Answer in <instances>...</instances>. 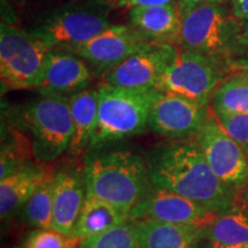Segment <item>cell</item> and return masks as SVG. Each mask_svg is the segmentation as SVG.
I'll list each match as a JSON object with an SVG mask.
<instances>
[{
    "instance_id": "d6986e66",
    "label": "cell",
    "mask_w": 248,
    "mask_h": 248,
    "mask_svg": "<svg viewBox=\"0 0 248 248\" xmlns=\"http://www.w3.org/2000/svg\"><path fill=\"white\" fill-rule=\"evenodd\" d=\"M73 137L68 148V154L76 157L91 147L98 124V88L85 89L68 97Z\"/></svg>"
},
{
    "instance_id": "836d02e7",
    "label": "cell",
    "mask_w": 248,
    "mask_h": 248,
    "mask_svg": "<svg viewBox=\"0 0 248 248\" xmlns=\"http://www.w3.org/2000/svg\"><path fill=\"white\" fill-rule=\"evenodd\" d=\"M100 1H104V2H107V4H109L113 6L114 2H115V0H100Z\"/></svg>"
},
{
    "instance_id": "3957f363",
    "label": "cell",
    "mask_w": 248,
    "mask_h": 248,
    "mask_svg": "<svg viewBox=\"0 0 248 248\" xmlns=\"http://www.w3.org/2000/svg\"><path fill=\"white\" fill-rule=\"evenodd\" d=\"M241 21L222 4L200 5L181 15L179 48L206 55L225 71L232 69Z\"/></svg>"
},
{
    "instance_id": "30bf717a",
    "label": "cell",
    "mask_w": 248,
    "mask_h": 248,
    "mask_svg": "<svg viewBox=\"0 0 248 248\" xmlns=\"http://www.w3.org/2000/svg\"><path fill=\"white\" fill-rule=\"evenodd\" d=\"M177 51L176 45L152 42L107 73L105 83L123 89L156 90Z\"/></svg>"
},
{
    "instance_id": "ba28073f",
    "label": "cell",
    "mask_w": 248,
    "mask_h": 248,
    "mask_svg": "<svg viewBox=\"0 0 248 248\" xmlns=\"http://www.w3.org/2000/svg\"><path fill=\"white\" fill-rule=\"evenodd\" d=\"M224 71L206 55L178 47L177 54L164 71L156 90L182 95L208 107Z\"/></svg>"
},
{
    "instance_id": "4fadbf2b",
    "label": "cell",
    "mask_w": 248,
    "mask_h": 248,
    "mask_svg": "<svg viewBox=\"0 0 248 248\" xmlns=\"http://www.w3.org/2000/svg\"><path fill=\"white\" fill-rule=\"evenodd\" d=\"M207 107L191 99L160 92L152 106L148 129L167 138L194 137L208 117Z\"/></svg>"
},
{
    "instance_id": "603a6c76",
    "label": "cell",
    "mask_w": 248,
    "mask_h": 248,
    "mask_svg": "<svg viewBox=\"0 0 248 248\" xmlns=\"http://www.w3.org/2000/svg\"><path fill=\"white\" fill-rule=\"evenodd\" d=\"M54 175L37 188L21 209L23 222L28 225L36 229H52Z\"/></svg>"
},
{
    "instance_id": "7c38bea8",
    "label": "cell",
    "mask_w": 248,
    "mask_h": 248,
    "mask_svg": "<svg viewBox=\"0 0 248 248\" xmlns=\"http://www.w3.org/2000/svg\"><path fill=\"white\" fill-rule=\"evenodd\" d=\"M217 215L218 214L181 194L153 186L146 197L130 212L129 218L130 222L152 219L168 224L206 228Z\"/></svg>"
},
{
    "instance_id": "f546056e",
    "label": "cell",
    "mask_w": 248,
    "mask_h": 248,
    "mask_svg": "<svg viewBox=\"0 0 248 248\" xmlns=\"http://www.w3.org/2000/svg\"><path fill=\"white\" fill-rule=\"evenodd\" d=\"M224 1L225 0H177V6L179 13L183 15L190 9L197 7V6L206 4H223Z\"/></svg>"
},
{
    "instance_id": "9c48e42d",
    "label": "cell",
    "mask_w": 248,
    "mask_h": 248,
    "mask_svg": "<svg viewBox=\"0 0 248 248\" xmlns=\"http://www.w3.org/2000/svg\"><path fill=\"white\" fill-rule=\"evenodd\" d=\"M195 137L219 181L235 193L240 191L248 181V156L243 147L212 115H208Z\"/></svg>"
},
{
    "instance_id": "4316f807",
    "label": "cell",
    "mask_w": 248,
    "mask_h": 248,
    "mask_svg": "<svg viewBox=\"0 0 248 248\" xmlns=\"http://www.w3.org/2000/svg\"><path fill=\"white\" fill-rule=\"evenodd\" d=\"M216 117L225 131L243 147L248 156V114L218 115Z\"/></svg>"
},
{
    "instance_id": "44dd1931",
    "label": "cell",
    "mask_w": 248,
    "mask_h": 248,
    "mask_svg": "<svg viewBox=\"0 0 248 248\" xmlns=\"http://www.w3.org/2000/svg\"><path fill=\"white\" fill-rule=\"evenodd\" d=\"M206 239L214 246H246L248 245V213L239 207L218 214L204 229Z\"/></svg>"
},
{
    "instance_id": "5b68a950",
    "label": "cell",
    "mask_w": 248,
    "mask_h": 248,
    "mask_svg": "<svg viewBox=\"0 0 248 248\" xmlns=\"http://www.w3.org/2000/svg\"><path fill=\"white\" fill-rule=\"evenodd\" d=\"M17 110L18 125L30 136V150L36 162L51 163L69 148L73 120L68 97L42 94Z\"/></svg>"
},
{
    "instance_id": "cb8c5ba5",
    "label": "cell",
    "mask_w": 248,
    "mask_h": 248,
    "mask_svg": "<svg viewBox=\"0 0 248 248\" xmlns=\"http://www.w3.org/2000/svg\"><path fill=\"white\" fill-rule=\"evenodd\" d=\"M79 248H141L132 223L119 225L97 237L79 241Z\"/></svg>"
},
{
    "instance_id": "4dcf8cb0",
    "label": "cell",
    "mask_w": 248,
    "mask_h": 248,
    "mask_svg": "<svg viewBox=\"0 0 248 248\" xmlns=\"http://www.w3.org/2000/svg\"><path fill=\"white\" fill-rule=\"evenodd\" d=\"M231 12L238 20L248 22V0H230Z\"/></svg>"
},
{
    "instance_id": "d4e9b609",
    "label": "cell",
    "mask_w": 248,
    "mask_h": 248,
    "mask_svg": "<svg viewBox=\"0 0 248 248\" xmlns=\"http://www.w3.org/2000/svg\"><path fill=\"white\" fill-rule=\"evenodd\" d=\"M28 147L26 144L18 140L12 135V138L2 144L1 154H0V179L7 177L8 175L21 169L29 163Z\"/></svg>"
},
{
    "instance_id": "52a82bcc",
    "label": "cell",
    "mask_w": 248,
    "mask_h": 248,
    "mask_svg": "<svg viewBox=\"0 0 248 248\" xmlns=\"http://www.w3.org/2000/svg\"><path fill=\"white\" fill-rule=\"evenodd\" d=\"M51 48L30 30L1 22L0 76L6 89L38 88Z\"/></svg>"
},
{
    "instance_id": "f1b7e54d",
    "label": "cell",
    "mask_w": 248,
    "mask_h": 248,
    "mask_svg": "<svg viewBox=\"0 0 248 248\" xmlns=\"http://www.w3.org/2000/svg\"><path fill=\"white\" fill-rule=\"evenodd\" d=\"M177 2V0H115L113 6L122 8H132L137 6H155Z\"/></svg>"
},
{
    "instance_id": "2e32d148",
    "label": "cell",
    "mask_w": 248,
    "mask_h": 248,
    "mask_svg": "<svg viewBox=\"0 0 248 248\" xmlns=\"http://www.w3.org/2000/svg\"><path fill=\"white\" fill-rule=\"evenodd\" d=\"M44 163L29 162L21 169L0 179V217L8 222L16 215L37 188L54 175Z\"/></svg>"
},
{
    "instance_id": "d6a6232c",
    "label": "cell",
    "mask_w": 248,
    "mask_h": 248,
    "mask_svg": "<svg viewBox=\"0 0 248 248\" xmlns=\"http://www.w3.org/2000/svg\"><path fill=\"white\" fill-rule=\"evenodd\" d=\"M206 248H248V245L246 246H214V245L207 244Z\"/></svg>"
},
{
    "instance_id": "8fae6325",
    "label": "cell",
    "mask_w": 248,
    "mask_h": 248,
    "mask_svg": "<svg viewBox=\"0 0 248 248\" xmlns=\"http://www.w3.org/2000/svg\"><path fill=\"white\" fill-rule=\"evenodd\" d=\"M151 43L132 24H110L80 46L75 54L88 62L93 73L105 76Z\"/></svg>"
},
{
    "instance_id": "1f68e13d",
    "label": "cell",
    "mask_w": 248,
    "mask_h": 248,
    "mask_svg": "<svg viewBox=\"0 0 248 248\" xmlns=\"http://www.w3.org/2000/svg\"><path fill=\"white\" fill-rule=\"evenodd\" d=\"M235 206L248 213V181L244 187L235 194Z\"/></svg>"
},
{
    "instance_id": "277c9868",
    "label": "cell",
    "mask_w": 248,
    "mask_h": 248,
    "mask_svg": "<svg viewBox=\"0 0 248 248\" xmlns=\"http://www.w3.org/2000/svg\"><path fill=\"white\" fill-rule=\"evenodd\" d=\"M157 90H131L102 83L98 86V124L91 147L139 135L148 128L152 106Z\"/></svg>"
},
{
    "instance_id": "7a4b0ae2",
    "label": "cell",
    "mask_w": 248,
    "mask_h": 248,
    "mask_svg": "<svg viewBox=\"0 0 248 248\" xmlns=\"http://www.w3.org/2000/svg\"><path fill=\"white\" fill-rule=\"evenodd\" d=\"M83 177L88 197L105 201L128 216L153 187L147 161L128 150L91 155L85 161Z\"/></svg>"
},
{
    "instance_id": "ffe728a7",
    "label": "cell",
    "mask_w": 248,
    "mask_h": 248,
    "mask_svg": "<svg viewBox=\"0 0 248 248\" xmlns=\"http://www.w3.org/2000/svg\"><path fill=\"white\" fill-rule=\"evenodd\" d=\"M130 222L129 216L116 207L86 195L71 237L82 241Z\"/></svg>"
},
{
    "instance_id": "e575fe53",
    "label": "cell",
    "mask_w": 248,
    "mask_h": 248,
    "mask_svg": "<svg viewBox=\"0 0 248 248\" xmlns=\"http://www.w3.org/2000/svg\"><path fill=\"white\" fill-rule=\"evenodd\" d=\"M14 248H20V247H14Z\"/></svg>"
},
{
    "instance_id": "ac0fdd59",
    "label": "cell",
    "mask_w": 248,
    "mask_h": 248,
    "mask_svg": "<svg viewBox=\"0 0 248 248\" xmlns=\"http://www.w3.org/2000/svg\"><path fill=\"white\" fill-rule=\"evenodd\" d=\"M129 20L151 42L177 44L181 28L177 2L132 7L129 9Z\"/></svg>"
},
{
    "instance_id": "9a60e30c",
    "label": "cell",
    "mask_w": 248,
    "mask_h": 248,
    "mask_svg": "<svg viewBox=\"0 0 248 248\" xmlns=\"http://www.w3.org/2000/svg\"><path fill=\"white\" fill-rule=\"evenodd\" d=\"M85 198L86 190L83 175L74 170H61L55 173L52 229L71 237Z\"/></svg>"
},
{
    "instance_id": "484cf974",
    "label": "cell",
    "mask_w": 248,
    "mask_h": 248,
    "mask_svg": "<svg viewBox=\"0 0 248 248\" xmlns=\"http://www.w3.org/2000/svg\"><path fill=\"white\" fill-rule=\"evenodd\" d=\"M79 241L53 229H36L27 237L23 248H77Z\"/></svg>"
},
{
    "instance_id": "8992f818",
    "label": "cell",
    "mask_w": 248,
    "mask_h": 248,
    "mask_svg": "<svg viewBox=\"0 0 248 248\" xmlns=\"http://www.w3.org/2000/svg\"><path fill=\"white\" fill-rule=\"evenodd\" d=\"M107 2L88 0L52 9L30 31L51 49L75 53L110 26Z\"/></svg>"
},
{
    "instance_id": "d590c367",
    "label": "cell",
    "mask_w": 248,
    "mask_h": 248,
    "mask_svg": "<svg viewBox=\"0 0 248 248\" xmlns=\"http://www.w3.org/2000/svg\"><path fill=\"white\" fill-rule=\"evenodd\" d=\"M77 248H79V247H77Z\"/></svg>"
},
{
    "instance_id": "e0dca14e",
    "label": "cell",
    "mask_w": 248,
    "mask_h": 248,
    "mask_svg": "<svg viewBox=\"0 0 248 248\" xmlns=\"http://www.w3.org/2000/svg\"><path fill=\"white\" fill-rule=\"evenodd\" d=\"M141 248H206V231L202 226L177 225L138 219L131 221Z\"/></svg>"
},
{
    "instance_id": "5bb4252c",
    "label": "cell",
    "mask_w": 248,
    "mask_h": 248,
    "mask_svg": "<svg viewBox=\"0 0 248 248\" xmlns=\"http://www.w3.org/2000/svg\"><path fill=\"white\" fill-rule=\"evenodd\" d=\"M93 78L90 64L79 55L51 49L38 88L42 94L69 95L88 89Z\"/></svg>"
},
{
    "instance_id": "7402d4cb",
    "label": "cell",
    "mask_w": 248,
    "mask_h": 248,
    "mask_svg": "<svg viewBox=\"0 0 248 248\" xmlns=\"http://www.w3.org/2000/svg\"><path fill=\"white\" fill-rule=\"evenodd\" d=\"M212 106L216 116L248 114V73L221 83L213 94Z\"/></svg>"
},
{
    "instance_id": "83f0119b",
    "label": "cell",
    "mask_w": 248,
    "mask_h": 248,
    "mask_svg": "<svg viewBox=\"0 0 248 248\" xmlns=\"http://www.w3.org/2000/svg\"><path fill=\"white\" fill-rule=\"evenodd\" d=\"M232 69L248 73V22L244 21H241V31L232 61Z\"/></svg>"
},
{
    "instance_id": "6da1fadb",
    "label": "cell",
    "mask_w": 248,
    "mask_h": 248,
    "mask_svg": "<svg viewBox=\"0 0 248 248\" xmlns=\"http://www.w3.org/2000/svg\"><path fill=\"white\" fill-rule=\"evenodd\" d=\"M152 185L195 201L216 214L235 206V192L223 184L204 159L199 142L162 145L147 160Z\"/></svg>"
}]
</instances>
